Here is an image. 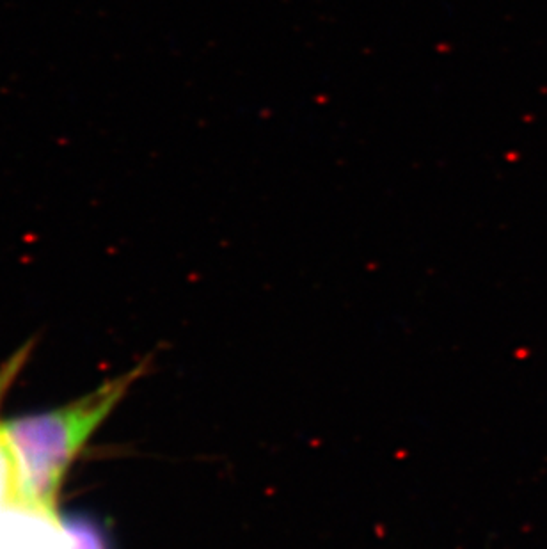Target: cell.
Wrapping results in <instances>:
<instances>
[{"label":"cell","mask_w":547,"mask_h":549,"mask_svg":"<svg viewBox=\"0 0 547 549\" xmlns=\"http://www.w3.org/2000/svg\"><path fill=\"white\" fill-rule=\"evenodd\" d=\"M142 371L144 366H137L59 409L0 423V439L25 501L59 516L57 498L67 469Z\"/></svg>","instance_id":"cell-1"},{"label":"cell","mask_w":547,"mask_h":549,"mask_svg":"<svg viewBox=\"0 0 547 549\" xmlns=\"http://www.w3.org/2000/svg\"><path fill=\"white\" fill-rule=\"evenodd\" d=\"M60 526L70 549H107L103 535L91 523H85L77 517L71 519L60 517Z\"/></svg>","instance_id":"cell-2"}]
</instances>
